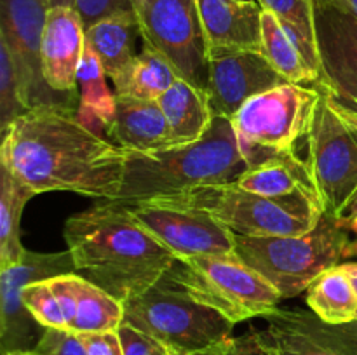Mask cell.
Instances as JSON below:
<instances>
[{
  "instance_id": "6da1fadb",
  "label": "cell",
  "mask_w": 357,
  "mask_h": 355,
  "mask_svg": "<svg viewBox=\"0 0 357 355\" xmlns=\"http://www.w3.org/2000/svg\"><path fill=\"white\" fill-rule=\"evenodd\" d=\"M128 150L87 129L77 110H28L2 134L0 164L35 195L72 191L115 200L124 181Z\"/></svg>"
},
{
  "instance_id": "7a4b0ae2",
  "label": "cell",
  "mask_w": 357,
  "mask_h": 355,
  "mask_svg": "<svg viewBox=\"0 0 357 355\" xmlns=\"http://www.w3.org/2000/svg\"><path fill=\"white\" fill-rule=\"evenodd\" d=\"M75 274L126 303L155 285L178 261L121 200H96L65 223Z\"/></svg>"
},
{
  "instance_id": "3957f363",
  "label": "cell",
  "mask_w": 357,
  "mask_h": 355,
  "mask_svg": "<svg viewBox=\"0 0 357 355\" xmlns=\"http://www.w3.org/2000/svg\"><path fill=\"white\" fill-rule=\"evenodd\" d=\"M248 169L232 120L213 117L201 139L155 153L128 152L124 181L115 200L174 195L209 184H227Z\"/></svg>"
},
{
  "instance_id": "277c9868",
  "label": "cell",
  "mask_w": 357,
  "mask_h": 355,
  "mask_svg": "<svg viewBox=\"0 0 357 355\" xmlns=\"http://www.w3.org/2000/svg\"><path fill=\"white\" fill-rule=\"evenodd\" d=\"M351 240L338 218L324 212L316 228L303 235H236L234 253L288 299L307 291L323 271L340 265Z\"/></svg>"
},
{
  "instance_id": "5b68a950",
  "label": "cell",
  "mask_w": 357,
  "mask_h": 355,
  "mask_svg": "<svg viewBox=\"0 0 357 355\" xmlns=\"http://www.w3.org/2000/svg\"><path fill=\"white\" fill-rule=\"evenodd\" d=\"M162 197L209 212L234 235H303L316 228L324 216L323 204L307 195L265 197L236 183L209 184Z\"/></svg>"
},
{
  "instance_id": "8992f818",
  "label": "cell",
  "mask_w": 357,
  "mask_h": 355,
  "mask_svg": "<svg viewBox=\"0 0 357 355\" xmlns=\"http://www.w3.org/2000/svg\"><path fill=\"white\" fill-rule=\"evenodd\" d=\"M124 322L159 341L169 355H194L232 336L236 324L192 298L169 274L124 303Z\"/></svg>"
},
{
  "instance_id": "52a82bcc",
  "label": "cell",
  "mask_w": 357,
  "mask_h": 355,
  "mask_svg": "<svg viewBox=\"0 0 357 355\" xmlns=\"http://www.w3.org/2000/svg\"><path fill=\"white\" fill-rule=\"evenodd\" d=\"M167 274L192 298L232 324L267 317L282 299L274 285L236 253L178 260Z\"/></svg>"
},
{
  "instance_id": "ba28073f",
  "label": "cell",
  "mask_w": 357,
  "mask_h": 355,
  "mask_svg": "<svg viewBox=\"0 0 357 355\" xmlns=\"http://www.w3.org/2000/svg\"><path fill=\"white\" fill-rule=\"evenodd\" d=\"M319 97L317 87L288 82L248 100L230 118L248 167L275 153H296L309 139Z\"/></svg>"
},
{
  "instance_id": "9c48e42d",
  "label": "cell",
  "mask_w": 357,
  "mask_h": 355,
  "mask_svg": "<svg viewBox=\"0 0 357 355\" xmlns=\"http://www.w3.org/2000/svg\"><path fill=\"white\" fill-rule=\"evenodd\" d=\"M145 44L162 54L178 79L208 89L209 52L197 0H138Z\"/></svg>"
},
{
  "instance_id": "30bf717a",
  "label": "cell",
  "mask_w": 357,
  "mask_h": 355,
  "mask_svg": "<svg viewBox=\"0 0 357 355\" xmlns=\"http://www.w3.org/2000/svg\"><path fill=\"white\" fill-rule=\"evenodd\" d=\"M307 148L324 212L340 218L357 194V138L324 93L314 113Z\"/></svg>"
},
{
  "instance_id": "8fae6325",
  "label": "cell",
  "mask_w": 357,
  "mask_h": 355,
  "mask_svg": "<svg viewBox=\"0 0 357 355\" xmlns=\"http://www.w3.org/2000/svg\"><path fill=\"white\" fill-rule=\"evenodd\" d=\"M49 9V0H0V42L9 49L28 110L40 106L77 110V94L51 89L44 77L42 37Z\"/></svg>"
},
{
  "instance_id": "7c38bea8",
  "label": "cell",
  "mask_w": 357,
  "mask_h": 355,
  "mask_svg": "<svg viewBox=\"0 0 357 355\" xmlns=\"http://www.w3.org/2000/svg\"><path fill=\"white\" fill-rule=\"evenodd\" d=\"M122 204L136 221L173 251L178 260L234 253L236 235L202 209L181 204L169 197H152Z\"/></svg>"
},
{
  "instance_id": "4fadbf2b",
  "label": "cell",
  "mask_w": 357,
  "mask_h": 355,
  "mask_svg": "<svg viewBox=\"0 0 357 355\" xmlns=\"http://www.w3.org/2000/svg\"><path fill=\"white\" fill-rule=\"evenodd\" d=\"M319 79L314 87L357 113V14L340 0H314Z\"/></svg>"
},
{
  "instance_id": "5bb4252c",
  "label": "cell",
  "mask_w": 357,
  "mask_h": 355,
  "mask_svg": "<svg viewBox=\"0 0 357 355\" xmlns=\"http://www.w3.org/2000/svg\"><path fill=\"white\" fill-rule=\"evenodd\" d=\"M208 94L213 117L232 118L257 94L288 84L261 52H236L209 61ZM291 84V82H289Z\"/></svg>"
},
{
  "instance_id": "9a60e30c",
  "label": "cell",
  "mask_w": 357,
  "mask_h": 355,
  "mask_svg": "<svg viewBox=\"0 0 357 355\" xmlns=\"http://www.w3.org/2000/svg\"><path fill=\"white\" fill-rule=\"evenodd\" d=\"M265 319L274 355H357L347 324H328L312 310L275 308Z\"/></svg>"
},
{
  "instance_id": "2e32d148",
  "label": "cell",
  "mask_w": 357,
  "mask_h": 355,
  "mask_svg": "<svg viewBox=\"0 0 357 355\" xmlns=\"http://www.w3.org/2000/svg\"><path fill=\"white\" fill-rule=\"evenodd\" d=\"M208 40L209 61L236 52H261V14L258 2L197 0Z\"/></svg>"
},
{
  "instance_id": "e0dca14e",
  "label": "cell",
  "mask_w": 357,
  "mask_h": 355,
  "mask_svg": "<svg viewBox=\"0 0 357 355\" xmlns=\"http://www.w3.org/2000/svg\"><path fill=\"white\" fill-rule=\"evenodd\" d=\"M86 45V30L73 7H51L42 37V68L49 87L77 93V72Z\"/></svg>"
},
{
  "instance_id": "ac0fdd59",
  "label": "cell",
  "mask_w": 357,
  "mask_h": 355,
  "mask_svg": "<svg viewBox=\"0 0 357 355\" xmlns=\"http://www.w3.org/2000/svg\"><path fill=\"white\" fill-rule=\"evenodd\" d=\"M108 136L128 152L155 153L174 148L169 124L157 101L117 96Z\"/></svg>"
},
{
  "instance_id": "d6986e66",
  "label": "cell",
  "mask_w": 357,
  "mask_h": 355,
  "mask_svg": "<svg viewBox=\"0 0 357 355\" xmlns=\"http://www.w3.org/2000/svg\"><path fill=\"white\" fill-rule=\"evenodd\" d=\"M234 183L243 190L265 197H288L300 194L321 202L309 162L300 159L296 153H275L267 157L248 167Z\"/></svg>"
},
{
  "instance_id": "ffe728a7",
  "label": "cell",
  "mask_w": 357,
  "mask_h": 355,
  "mask_svg": "<svg viewBox=\"0 0 357 355\" xmlns=\"http://www.w3.org/2000/svg\"><path fill=\"white\" fill-rule=\"evenodd\" d=\"M169 124L174 146L190 145L202 138L211 125L213 111L206 90L178 79L157 100Z\"/></svg>"
},
{
  "instance_id": "44dd1931",
  "label": "cell",
  "mask_w": 357,
  "mask_h": 355,
  "mask_svg": "<svg viewBox=\"0 0 357 355\" xmlns=\"http://www.w3.org/2000/svg\"><path fill=\"white\" fill-rule=\"evenodd\" d=\"M107 77L96 52L86 40L79 72H77V84L80 86L77 117L96 134H101V131H110L115 117L117 94H112V90L108 89L105 80Z\"/></svg>"
},
{
  "instance_id": "7402d4cb",
  "label": "cell",
  "mask_w": 357,
  "mask_h": 355,
  "mask_svg": "<svg viewBox=\"0 0 357 355\" xmlns=\"http://www.w3.org/2000/svg\"><path fill=\"white\" fill-rule=\"evenodd\" d=\"M178 75L162 54L143 42L142 52L135 56L121 72L112 77L117 96L157 101L174 82Z\"/></svg>"
},
{
  "instance_id": "603a6c76",
  "label": "cell",
  "mask_w": 357,
  "mask_h": 355,
  "mask_svg": "<svg viewBox=\"0 0 357 355\" xmlns=\"http://www.w3.org/2000/svg\"><path fill=\"white\" fill-rule=\"evenodd\" d=\"M261 54L288 82L312 87L317 84L319 75L310 66L300 42L271 10L261 14Z\"/></svg>"
},
{
  "instance_id": "cb8c5ba5",
  "label": "cell",
  "mask_w": 357,
  "mask_h": 355,
  "mask_svg": "<svg viewBox=\"0 0 357 355\" xmlns=\"http://www.w3.org/2000/svg\"><path fill=\"white\" fill-rule=\"evenodd\" d=\"M138 35H142L138 14H121L87 28L86 40L112 79L138 54L135 52Z\"/></svg>"
},
{
  "instance_id": "d4e9b609",
  "label": "cell",
  "mask_w": 357,
  "mask_h": 355,
  "mask_svg": "<svg viewBox=\"0 0 357 355\" xmlns=\"http://www.w3.org/2000/svg\"><path fill=\"white\" fill-rule=\"evenodd\" d=\"M31 197L33 190L0 164V270L16 265L26 253L21 244V214Z\"/></svg>"
},
{
  "instance_id": "484cf974",
  "label": "cell",
  "mask_w": 357,
  "mask_h": 355,
  "mask_svg": "<svg viewBox=\"0 0 357 355\" xmlns=\"http://www.w3.org/2000/svg\"><path fill=\"white\" fill-rule=\"evenodd\" d=\"M307 306L328 324L344 326L354 322L357 296L342 263L323 271L309 285Z\"/></svg>"
},
{
  "instance_id": "4316f807",
  "label": "cell",
  "mask_w": 357,
  "mask_h": 355,
  "mask_svg": "<svg viewBox=\"0 0 357 355\" xmlns=\"http://www.w3.org/2000/svg\"><path fill=\"white\" fill-rule=\"evenodd\" d=\"M77 275V274H75ZM77 315L72 333H103L117 331L124 322V303L86 278H75Z\"/></svg>"
},
{
  "instance_id": "83f0119b",
  "label": "cell",
  "mask_w": 357,
  "mask_h": 355,
  "mask_svg": "<svg viewBox=\"0 0 357 355\" xmlns=\"http://www.w3.org/2000/svg\"><path fill=\"white\" fill-rule=\"evenodd\" d=\"M264 10H271L282 26L300 42L310 66L319 75V58L316 49L314 0H258Z\"/></svg>"
},
{
  "instance_id": "f1b7e54d",
  "label": "cell",
  "mask_w": 357,
  "mask_h": 355,
  "mask_svg": "<svg viewBox=\"0 0 357 355\" xmlns=\"http://www.w3.org/2000/svg\"><path fill=\"white\" fill-rule=\"evenodd\" d=\"M26 111L28 108L23 103L13 58L6 44L0 42V129H2V134H6L13 122Z\"/></svg>"
},
{
  "instance_id": "f546056e",
  "label": "cell",
  "mask_w": 357,
  "mask_h": 355,
  "mask_svg": "<svg viewBox=\"0 0 357 355\" xmlns=\"http://www.w3.org/2000/svg\"><path fill=\"white\" fill-rule=\"evenodd\" d=\"M194 355H274L267 331L250 329L239 336H229L220 343Z\"/></svg>"
},
{
  "instance_id": "4dcf8cb0",
  "label": "cell",
  "mask_w": 357,
  "mask_h": 355,
  "mask_svg": "<svg viewBox=\"0 0 357 355\" xmlns=\"http://www.w3.org/2000/svg\"><path fill=\"white\" fill-rule=\"evenodd\" d=\"M72 7L79 14L84 30L108 17L138 14V0H73Z\"/></svg>"
},
{
  "instance_id": "1f68e13d",
  "label": "cell",
  "mask_w": 357,
  "mask_h": 355,
  "mask_svg": "<svg viewBox=\"0 0 357 355\" xmlns=\"http://www.w3.org/2000/svg\"><path fill=\"white\" fill-rule=\"evenodd\" d=\"M37 352L44 355H89L80 338L72 331L47 329Z\"/></svg>"
},
{
  "instance_id": "d6a6232c",
  "label": "cell",
  "mask_w": 357,
  "mask_h": 355,
  "mask_svg": "<svg viewBox=\"0 0 357 355\" xmlns=\"http://www.w3.org/2000/svg\"><path fill=\"white\" fill-rule=\"evenodd\" d=\"M117 334L121 338L124 355H167V350L159 341L129 324L122 322L117 329Z\"/></svg>"
},
{
  "instance_id": "836d02e7",
  "label": "cell",
  "mask_w": 357,
  "mask_h": 355,
  "mask_svg": "<svg viewBox=\"0 0 357 355\" xmlns=\"http://www.w3.org/2000/svg\"><path fill=\"white\" fill-rule=\"evenodd\" d=\"M75 274L70 275H59V277L49 278L51 287L54 291L56 298H58L59 305H61L63 315H65L66 324H68V331L72 329V324L77 315V287H75Z\"/></svg>"
},
{
  "instance_id": "e575fe53",
  "label": "cell",
  "mask_w": 357,
  "mask_h": 355,
  "mask_svg": "<svg viewBox=\"0 0 357 355\" xmlns=\"http://www.w3.org/2000/svg\"><path fill=\"white\" fill-rule=\"evenodd\" d=\"M89 355H124L117 331L77 334Z\"/></svg>"
},
{
  "instance_id": "d590c367",
  "label": "cell",
  "mask_w": 357,
  "mask_h": 355,
  "mask_svg": "<svg viewBox=\"0 0 357 355\" xmlns=\"http://www.w3.org/2000/svg\"><path fill=\"white\" fill-rule=\"evenodd\" d=\"M342 228L347 230L349 233H354L357 237V194L352 197V200L349 202V205L345 207V211L342 212V216L338 218Z\"/></svg>"
},
{
  "instance_id": "8d00e7d4",
  "label": "cell",
  "mask_w": 357,
  "mask_h": 355,
  "mask_svg": "<svg viewBox=\"0 0 357 355\" xmlns=\"http://www.w3.org/2000/svg\"><path fill=\"white\" fill-rule=\"evenodd\" d=\"M342 267H344V270L347 271L349 278H351L352 282V287H354V292L357 296V261H345V263H342ZM356 320H357V315H356Z\"/></svg>"
},
{
  "instance_id": "74e56055",
  "label": "cell",
  "mask_w": 357,
  "mask_h": 355,
  "mask_svg": "<svg viewBox=\"0 0 357 355\" xmlns=\"http://www.w3.org/2000/svg\"><path fill=\"white\" fill-rule=\"evenodd\" d=\"M333 104V103H331ZM333 108L337 110V113L340 115L342 118L345 120V124L349 125L351 129H357V113H354V111H347V110H342V108H337L333 104Z\"/></svg>"
},
{
  "instance_id": "f35d334b",
  "label": "cell",
  "mask_w": 357,
  "mask_h": 355,
  "mask_svg": "<svg viewBox=\"0 0 357 355\" xmlns=\"http://www.w3.org/2000/svg\"><path fill=\"white\" fill-rule=\"evenodd\" d=\"M345 260H357V237L351 240L347 247V253H345Z\"/></svg>"
},
{
  "instance_id": "ab89813d",
  "label": "cell",
  "mask_w": 357,
  "mask_h": 355,
  "mask_svg": "<svg viewBox=\"0 0 357 355\" xmlns=\"http://www.w3.org/2000/svg\"><path fill=\"white\" fill-rule=\"evenodd\" d=\"M51 7H72L73 0H49Z\"/></svg>"
},
{
  "instance_id": "60d3db41",
  "label": "cell",
  "mask_w": 357,
  "mask_h": 355,
  "mask_svg": "<svg viewBox=\"0 0 357 355\" xmlns=\"http://www.w3.org/2000/svg\"><path fill=\"white\" fill-rule=\"evenodd\" d=\"M340 2L345 3V6H347L352 13L357 14V0H340Z\"/></svg>"
},
{
  "instance_id": "b9f144b4",
  "label": "cell",
  "mask_w": 357,
  "mask_h": 355,
  "mask_svg": "<svg viewBox=\"0 0 357 355\" xmlns=\"http://www.w3.org/2000/svg\"><path fill=\"white\" fill-rule=\"evenodd\" d=\"M2 355H44V354L33 350V352H7V354H2Z\"/></svg>"
},
{
  "instance_id": "7bdbcfd3",
  "label": "cell",
  "mask_w": 357,
  "mask_h": 355,
  "mask_svg": "<svg viewBox=\"0 0 357 355\" xmlns=\"http://www.w3.org/2000/svg\"><path fill=\"white\" fill-rule=\"evenodd\" d=\"M347 326H349V329H351L352 333H354L357 336V320H354V322H351V324H347Z\"/></svg>"
},
{
  "instance_id": "ee69618b",
  "label": "cell",
  "mask_w": 357,
  "mask_h": 355,
  "mask_svg": "<svg viewBox=\"0 0 357 355\" xmlns=\"http://www.w3.org/2000/svg\"><path fill=\"white\" fill-rule=\"evenodd\" d=\"M239 2H258V0H239Z\"/></svg>"
},
{
  "instance_id": "f6af8a7d",
  "label": "cell",
  "mask_w": 357,
  "mask_h": 355,
  "mask_svg": "<svg viewBox=\"0 0 357 355\" xmlns=\"http://www.w3.org/2000/svg\"><path fill=\"white\" fill-rule=\"evenodd\" d=\"M352 131H354V134H356V138H357V129H352Z\"/></svg>"
},
{
  "instance_id": "bcb514c9",
  "label": "cell",
  "mask_w": 357,
  "mask_h": 355,
  "mask_svg": "<svg viewBox=\"0 0 357 355\" xmlns=\"http://www.w3.org/2000/svg\"><path fill=\"white\" fill-rule=\"evenodd\" d=\"M167 355H169V354H167Z\"/></svg>"
}]
</instances>
